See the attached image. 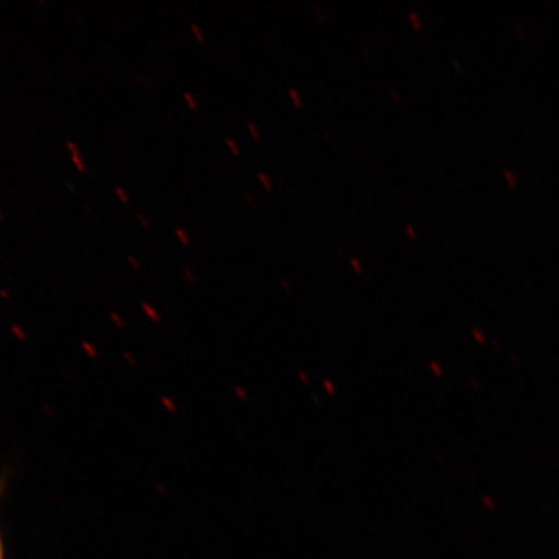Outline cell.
<instances>
[{
    "label": "cell",
    "mask_w": 559,
    "mask_h": 559,
    "mask_svg": "<svg viewBox=\"0 0 559 559\" xmlns=\"http://www.w3.org/2000/svg\"><path fill=\"white\" fill-rule=\"evenodd\" d=\"M67 187L69 188V191H70V192H73L74 194H76V192H75V188H74V186H73V185L67 183Z\"/></svg>",
    "instance_id": "obj_17"
},
{
    "label": "cell",
    "mask_w": 559,
    "mask_h": 559,
    "mask_svg": "<svg viewBox=\"0 0 559 559\" xmlns=\"http://www.w3.org/2000/svg\"><path fill=\"white\" fill-rule=\"evenodd\" d=\"M405 230H407V234L412 237V239H416L417 235H416V230L414 227L407 226V228H405Z\"/></svg>",
    "instance_id": "obj_13"
},
{
    "label": "cell",
    "mask_w": 559,
    "mask_h": 559,
    "mask_svg": "<svg viewBox=\"0 0 559 559\" xmlns=\"http://www.w3.org/2000/svg\"><path fill=\"white\" fill-rule=\"evenodd\" d=\"M391 96L394 97L395 102H400V97H397V93L395 90H391Z\"/></svg>",
    "instance_id": "obj_16"
},
{
    "label": "cell",
    "mask_w": 559,
    "mask_h": 559,
    "mask_svg": "<svg viewBox=\"0 0 559 559\" xmlns=\"http://www.w3.org/2000/svg\"><path fill=\"white\" fill-rule=\"evenodd\" d=\"M258 177H260V179L263 181V185L265 186V188L272 187L271 180L267 177V175L260 173V174H258Z\"/></svg>",
    "instance_id": "obj_10"
},
{
    "label": "cell",
    "mask_w": 559,
    "mask_h": 559,
    "mask_svg": "<svg viewBox=\"0 0 559 559\" xmlns=\"http://www.w3.org/2000/svg\"><path fill=\"white\" fill-rule=\"evenodd\" d=\"M136 218L140 223H142L144 228H151V222L143 213H136Z\"/></svg>",
    "instance_id": "obj_8"
},
{
    "label": "cell",
    "mask_w": 559,
    "mask_h": 559,
    "mask_svg": "<svg viewBox=\"0 0 559 559\" xmlns=\"http://www.w3.org/2000/svg\"><path fill=\"white\" fill-rule=\"evenodd\" d=\"M115 193L117 194V198L120 199L124 204H129L130 202V195L128 192H126L124 188L117 186L115 188Z\"/></svg>",
    "instance_id": "obj_3"
},
{
    "label": "cell",
    "mask_w": 559,
    "mask_h": 559,
    "mask_svg": "<svg viewBox=\"0 0 559 559\" xmlns=\"http://www.w3.org/2000/svg\"><path fill=\"white\" fill-rule=\"evenodd\" d=\"M245 200H247L251 207H255V201L253 200V195L245 193Z\"/></svg>",
    "instance_id": "obj_12"
},
{
    "label": "cell",
    "mask_w": 559,
    "mask_h": 559,
    "mask_svg": "<svg viewBox=\"0 0 559 559\" xmlns=\"http://www.w3.org/2000/svg\"><path fill=\"white\" fill-rule=\"evenodd\" d=\"M183 97L188 104V107H190L192 110L199 109V104H198V102H195V99L192 96V94L190 93V91H183Z\"/></svg>",
    "instance_id": "obj_2"
},
{
    "label": "cell",
    "mask_w": 559,
    "mask_h": 559,
    "mask_svg": "<svg viewBox=\"0 0 559 559\" xmlns=\"http://www.w3.org/2000/svg\"><path fill=\"white\" fill-rule=\"evenodd\" d=\"M70 157H72V160H73V164L76 167V170H79L81 173H85L86 171V164H85V159H83L81 150L76 151V152L70 153Z\"/></svg>",
    "instance_id": "obj_1"
},
{
    "label": "cell",
    "mask_w": 559,
    "mask_h": 559,
    "mask_svg": "<svg viewBox=\"0 0 559 559\" xmlns=\"http://www.w3.org/2000/svg\"><path fill=\"white\" fill-rule=\"evenodd\" d=\"M226 143L229 146L230 151L235 153V155H240V146L235 142L233 138H226Z\"/></svg>",
    "instance_id": "obj_6"
},
{
    "label": "cell",
    "mask_w": 559,
    "mask_h": 559,
    "mask_svg": "<svg viewBox=\"0 0 559 559\" xmlns=\"http://www.w3.org/2000/svg\"><path fill=\"white\" fill-rule=\"evenodd\" d=\"M5 218L4 212L2 207H0V221H3Z\"/></svg>",
    "instance_id": "obj_18"
},
{
    "label": "cell",
    "mask_w": 559,
    "mask_h": 559,
    "mask_svg": "<svg viewBox=\"0 0 559 559\" xmlns=\"http://www.w3.org/2000/svg\"><path fill=\"white\" fill-rule=\"evenodd\" d=\"M409 19L412 21V24L415 25L416 29H421V26H423L421 20H419L416 11L409 12Z\"/></svg>",
    "instance_id": "obj_7"
},
{
    "label": "cell",
    "mask_w": 559,
    "mask_h": 559,
    "mask_svg": "<svg viewBox=\"0 0 559 559\" xmlns=\"http://www.w3.org/2000/svg\"><path fill=\"white\" fill-rule=\"evenodd\" d=\"M313 10L317 11L320 19H324L323 11L320 10V7L318 4H313Z\"/></svg>",
    "instance_id": "obj_14"
},
{
    "label": "cell",
    "mask_w": 559,
    "mask_h": 559,
    "mask_svg": "<svg viewBox=\"0 0 559 559\" xmlns=\"http://www.w3.org/2000/svg\"><path fill=\"white\" fill-rule=\"evenodd\" d=\"M247 126H248V129H249L251 132H253V136H254V138H257V139H258V138H260V132H258V130L254 128V124H253V123L248 122V123H247Z\"/></svg>",
    "instance_id": "obj_11"
},
{
    "label": "cell",
    "mask_w": 559,
    "mask_h": 559,
    "mask_svg": "<svg viewBox=\"0 0 559 559\" xmlns=\"http://www.w3.org/2000/svg\"><path fill=\"white\" fill-rule=\"evenodd\" d=\"M175 235H177L178 239L183 243H190V236L186 233L183 228L175 227L174 228Z\"/></svg>",
    "instance_id": "obj_4"
},
{
    "label": "cell",
    "mask_w": 559,
    "mask_h": 559,
    "mask_svg": "<svg viewBox=\"0 0 559 559\" xmlns=\"http://www.w3.org/2000/svg\"><path fill=\"white\" fill-rule=\"evenodd\" d=\"M87 210V213L93 216V219H97V214L95 213V210L91 209L88 205L85 206Z\"/></svg>",
    "instance_id": "obj_15"
},
{
    "label": "cell",
    "mask_w": 559,
    "mask_h": 559,
    "mask_svg": "<svg viewBox=\"0 0 559 559\" xmlns=\"http://www.w3.org/2000/svg\"><path fill=\"white\" fill-rule=\"evenodd\" d=\"M0 559H2V540H0Z\"/></svg>",
    "instance_id": "obj_19"
},
{
    "label": "cell",
    "mask_w": 559,
    "mask_h": 559,
    "mask_svg": "<svg viewBox=\"0 0 559 559\" xmlns=\"http://www.w3.org/2000/svg\"><path fill=\"white\" fill-rule=\"evenodd\" d=\"M191 29L194 34V37L198 38L199 41L205 40V35L202 33L201 27L198 23H191Z\"/></svg>",
    "instance_id": "obj_5"
},
{
    "label": "cell",
    "mask_w": 559,
    "mask_h": 559,
    "mask_svg": "<svg viewBox=\"0 0 559 559\" xmlns=\"http://www.w3.org/2000/svg\"><path fill=\"white\" fill-rule=\"evenodd\" d=\"M289 94L293 97V100L297 103V105H302V97H300L295 88L289 90Z\"/></svg>",
    "instance_id": "obj_9"
}]
</instances>
